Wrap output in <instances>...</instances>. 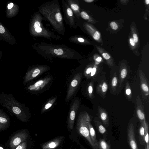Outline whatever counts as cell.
<instances>
[{
  "mask_svg": "<svg viewBox=\"0 0 149 149\" xmlns=\"http://www.w3.org/2000/svg\"><path fill=\"white\" fill-rule=\"evenodd\" d=\"M38 8L39 12L49 22L56 32L63 35L65 27L58 1L46 2Z\"/></svg>",
  "mask_w": 149,
  "mask_h": 149,
  "instance_id": "6da1fadb",
  "label": "cell"
},
{
  "mask_svg": "<svg viewBox=\"0 0 149 149\" xmlns=\"http://www.w3.org/2000/svg\"><path fill=\"white\" fill-rule=\"evenodd\" d=\"M0 104L20 121H28L30 116L28 108L16 100L12 94L0 93Z\"/></svg>",
  "mask_w": 149,
  "mask_h": 149,
  "instance_id": "7a4b0ae2",
  "label": "cell"
},
{
  "mask_svg": "<svg viewBox=\"0 0 149 149\" xmlns=\"http://www.w3.org/2000/svg\"><path fill=\"white\" fill-rule=\"evenodd\" d=\"M91 120L90 117L87 112H82L79 116L77 129L79 133L88 141L93 148V149H97L90 135L88 123Z\"/></svg>",
  "mask_w": 149,
  "mask_h": 149,
  "instance_id": "3957f363",
  "label": "cell"
},
{
  "mask_svg": "<svg viewBox=\"0 0 149 149\" xmlns=\"http://www.w3.org/2000/svg\"><path fill=\"white\" fill-rule=\"evenodd\" d=\"M42 16L40 13H37L33 23V29L34 35L39 37H42L48 39L50 38H55L54 35L45 27L42 23Z\"/></svg>",
  "mask_w": 149,
  "mask_h": 149,
  "instance_id": "277c9868",
  "label": "cell"
},
{
  "mask_svg": "<svg viewBox=\"0 0 149 149\" xmlns=\"http://www.w3.org/2000/svg\"><path fill=\"white\" fill-rule=\"evenodd\" d=\"M28 137L29 133L26 129L18 130L10 136L6 145L10 149H15L21 143L26 141Z\"/></svg>",
  "mask_w": 149,
  "mask_h": 149,
  "instance_id": "5b68a950",
  "label": "cell"
},
{
  "mask_svg": "<svg viewBox=\"0 0 149 149\" xmlns=\"http://www.w3.org/2000/svg\"><path fill=\"white\" fill-rule=\"evenodd\" d=\"M49 69L47 66L41 65L29 69L23 77V84L25 85L29 82L46 71Z\"/></svg>",
  "mask_w": 149,
  "mask_h": 149,
  "instance_id": "8992f818",
  "label": "cell"
},
{
  "mask_svg": "<svg viewBox=\"0 0 149 149\" xmlns=\"http://www.w3.org/2000/svg\"><path fill=\"white\" fill-rule=\"evenodd\" d=\"M63 12L66 23L70 27L75 28L76 21L74 13L67 3L64 0L62 1Z\"/></svg>",
  "mask_w": 149,
  "mask_h": 149,
  "instance_id": "52a82bcc",
  "label": "cell"
},
{
  "mask_svg": "<svg viewBox=\"0 0 149 149\" xmlns=\"http://www.w3.org/2000/svg\"><path fill=\"white\" fill-rule=\"evenodd\" d=\"M82 73H78L73 77L67 91L65 101L67 102L72 98L79 85L81 81Z\"/></svg>",
  "mask_w": 149,
  "mask_h": 149,
  "instance_id": "ba28073f",
  "label": "cell"
},
{
  "mask_svg": "<svg viewBox=\"0 0 149 149\" xmlns=\"http://www.w3.org/2000/svg\"><path fill=\"white\" fill-rule=\"evenodd\" d=\"M139 77L141 90L143 100L148 101L149 89L148 81L146 76L142 70L139 71Z\"/></svg>",
  "mask_w": 149,
  "mask_h": 149,
  "instance_id": "9c48e42d",
  "label": "cell"
},
{
  "mask_svg": "<svg viewBox=\"0 0 149 149\" xmlns=\"http://www.w3.org/2000/svg\"><path fill=\"white\" fill-rule=\"evenodd\" d=\"M50 77L41 79L27 87V90L30 92H36L41 91L51 81Z\"/></svg>",
  "mask_w": 149,
  "mask_h": 149,
  "instance_id": "30bf717a",
  "label": "cell"
},
{
  "mask_svg": "<svg viewBox=\"0 0 149 149\" xmlns=\"http://www.w3.org/2000/svg\"><path fill=\"white\" fill-rule=\"evenodd\" d=\"M80 104L79 100L75 99L70 108L68 120V127L70 130H72L73 128L76 114Z\"/></svg>",
  "mask_w": 149,
  "mask_h": 149,
  "instance_id": "8fae6325",
  "label": "cell"
},
{
  "mask_svg": "<svg viewBox=\"0 0 149 149\" xmlns=\"http://www.w3.org/2000/svg\"><path fill=\"white\" fill-rule=\"evenodd\" d=\"M127 138L129 145L131 149H139L136 139L134 127L132 123L130 124L127 131Z\"/></svg>",
  "mask_w": 149,
  "mask_h": 149,
  "instance_id": "7c38bea8",
  "label": "cell"
},
{
  "mask_svg": "<svg viewBox=\"0 0 149 149\" xmlns=\"http://www.w3.org/2000/svg\"><path fill=\"white\" fill-rule=\"evenodd\" d=\"M136 112L137 116L141 123H146L145 112L144 107L141 98L139 95L136 98Z\"/></svg>",
  "mask_w": 149,
  "mask_h": 149,
  "instance_id": "4fadbf2b",
  "label": "cell"
},
{
  "mask_svg": "<svg viewBox=\"0 0 149 149\" xmlns=\"http://www.w3.org/2000/svg\"><path fill=\"white\" fill-rule=\"evenodd\" d=\"M108 89V85L105 78H101L98 81L96 87L97 93L100 95L103 98L105 97Z\"/></svg>",
  "mask_w": 149,
  "mask_h": 149,
  "instance_id": "5bb4252c",
  "label": "cell"
},
{
  "mask_svg": "<svg viewBox=\"0 0 149 149\" xmlns=\"http://www.w3.org/2000/svg\"><path fill=\"white\" fill-rule=\"evenodd\" d=\"M10 125V120L8 115L0 109V132L7 130Z\"/></svg>",
  "mask_w": 149,
  "mask_h": 149,
  "instance_id": "9a60e30c",
  "label": "cell"
},
{
  "mask_svg": "<svg viewBox=\"0 0 149 149\" xmlns=\"http://www.w3.org/2000/svg\"><path fill=\"white\" fill-rule=\"evenodd\" d=\"M63 137L61 136L45 143L41 145L42 149H54L60 144Z\"/></svg>",
  "mask_w": 149,
  "mask_h": 149,
  "instance_id": "2e32d148",
  "label": "cell"
},
{
  "mask_svg": "<svg viewBox=\"0 0 149 149\" xmlns=\"http://www.w3.org/2000/svg\"><path fill=\"white\" fill-rule=\"evenodd\" d=\"M93 120L99 132L102 135L103 139L107 140V139L108 132L106 128L97 117L95 118Z\"/></svg>",
  "mask_w": 149,
  "mask_h": 149,
  "instance_id": "e0dca14e",
  "label": "cell"
},
{
  "mask_svg": "<svg viewBox=\"0 0 149 149\" xmlns=\"http://www.w3.org/2000/svg\"><path fill=\"white\" fill-rule=\"evenodd\" d=\"M99 117L103 124L106 127L109 125V119L108 113L105 110L99 106L98 107Z\"/></svg>",
  "mask_w": 149,
  "mask_h": 149,
  "instance_id": "ac0fdd59",
  "label": "cell"
},
{
  "mask_svg": "<svg viewBox=\"0 0 149 149\" xmlns=\"http://www.w3.org/2000/svg\"><path fill=\"white\" fill-rule=\"evenodd\" d=\"M66 1L75 16L77 18H79L80 16L79 7L77 1V0H68Z\"/></svg>",
  "mask_w": 149,
  "mask_h": 149,
  "instance_id": "d6986e66",
  "label": "cell"
},
{
  "mask_svg": "<svg viewBox=\"0 0 149 149\" xmlns=\"http://www.w3.org/2000/svg\"><path fill=\"white\" fill-rule=\"evenodd\" d=\"M88 127L91 138L94 143L97 149H98V142L96 138V135L95 130L91 123V120L88 123Z\"/></svg>",
  "mask_w": 149,
  "mask_h": 149,
  "instance_id": "ffe728a7",
  "label": "cell"
},
{
  "mask_svg": "<svg viewBox=\"0 0 149 149\" xmlns=\"http://www.w3.org/2000/svg\"><path fill=\"white\" fill-rule=\"evenodd\" d=\"M128 74V70L126 67L123 66L120 68L118 80L119 88H121L123 82L127 76Z\"/></svg>",
  "mask_w": 149,
  "mask_h": 149,
  "instance_id": "44dd1931",
  "label": "cell"
},
{
  "mask_svg": "<svg viewBox=\"0 0 149 149\" xmlns=\"http://www.w3.org/2000/svg\"><path fill=\"white\" fill-rule=\"evenodd\" d=\"M146 123H141L139 130V139L140 144L144 145L146 143L145 140V129Z\"/></svg>",
  "mask_w": 149,
  "mask_h": 149,
  "instance_id": "7402d4cb",
  "label": "cell"
},
{
  "mask_svg": "<svg viewBox=\"0 0 149 149\" xmlns=\"http://www.w3.org/2000/svg\"><path fill=\"white\" fill-rule=\"evenodd\" d=\"M118 82V78L116 72H114L112 76L110 83V87L112 92L114 93L116 92Z\"/></svg>",
  "mask_w": 149,
  "mask_h": 149,
  "instance_id": "603a6c76",
  "label": "cell"
},
{
  "mask_svg": "<svg viewBox=\"0 0 149 149\" xmlns=\"http://www.w3.org/2000/svg\"><path fill=\"white\" fill-rule=\"evenodd\" d=\"M98 147L99 149H111L110 143L103 138L100 139L98 141Z\"/></svg>",
  "mask_w": 149,
  "mask_h": 149,
  "instance_id": "cb8c5ba5",
  "label": "cell"
},
{
  "mask_svg": "<svg viewBox=\"0 0 149 149\" xmlns=\"http://www.w3.org/2000/svg\"><path fill=\"white\" fill-rule=\"evenodd\" d=\"M94 81L90 82L88 84L87 88V93L88 97L91 99L93 98Z\"/></svg>",
  "mask_w": 149,
  "mask_h": 149,
  "instance_id": "d4e9b609",
  "label": "cell"
},
{
  "mask_svg": "<svg viewBox=\"0 0 149 149\" xmlns=\"http://www.w3.org/2000/svg\"><path fill=\"white\" fill-rule=\"evenodd\" d=\"M56 99V97H54L49 100L42 109L41 113H44L49 109L54 103Z\"/></svg>",
  "mask_w": 149,
  "mask_h": 149,
  "instance_id": "484cf974",
  "label": "cell"
},
{
  "mask_svg": "<svg viewBox=\"0 0 149 149\" xmlns=\"http://www.w3.org/2000/svg\"><path fill=\"white\" fill-rule=\"evenodd\" d=\"M125 93L126 97L128 99H130L132 97V93L129 83L127 81L125 87Z\"/></svg>",
  "mask_w": 149,
  "mask_h": 149,
  "instance_id": "4316f807",
  "label": "cell"
},
{
  "mask_svg": "<svg viewBox=\"0 0 149 149\" xmlns=\"http://www.w3.org/2000/svg\"><path fill=\"white\" fill-rule=\"evenodd\" d=\"M148 124L146 122L145 129V140L146 143V146L147 149H149V138L148 134Z\"/></svg>",
  "mask_w": 149,
  "mask_h": 149,
  "instance_id": "83f0119b",
  "label": "cell"
},
{
  "mask_svg": "<svg viewBox=\"0 0 149 149\" xmlns=\"http://www.w3.org/2000/svg\"><path fill=\"white\" fill-rule=\"evenodd\" d=\"M99 73L97 67L96 66H93L90 75L89 79L95 78V77L96 76H97Z\"/></svg>",
  "mask_w": 149,
  "mask_h": 149,
  "instance_id": "f1b7e54d",
  "label": "cell"
},
{
  "mask_svg": "<svg viewBox=\"0 0 149 149\" xmlns=\"http://www.w3.org/2000/svg\"><path fill=\"white\" fill-rule=\"evenodd\" d=\"M93 67L89 66L87 67L84 71V75L86 78L89 79L91 71Z\"/></svg>",
  "mask_w": 149,
  "mask_h": 149,
  "instance_id": "f546056e",
  "label": "cell"
},
{
  "mask_svg": "<svg viewBox=\"0 0 149 149\" xmlns=\"http://www.w3.org/2000/svg\"><path fill=\"white\" fill-rule=\"evenodd\" d=\"M27 145L26 141H24L18 145L15 149H26Z\"/></svg>",
  "mask_w": 149,
  "mask_h": 149,
  "instance_id": "4dcf8cb0",
  "label": "cell"
},
{
  "mask_svg": "<svg viewBox=\"0 0 149 149\" xmlns=\"http://www.w3.org/2000/svg\"><path fill=\"white\" fill-rule=\"evenodd\" d=\"M80 16L83 19L85 20H88L90 18V16L84 11H82L80 13Z\"/></svg>",
  "mask_w": 149,
  "mask_h": 149,
  "instance_id": "1f68e13d",
  "label": "cell"
},
{
  "mask_svg": "<svg viewBox=\"0 0 149 149\" xmlns=\"http://www.w3.org/2000/svg\"><path fill=\"white\" fill-rule=\"evenodd\" d=\"M92 35L94 39L96 40H98L100 37V33L98 31H96Z\"/></svg>",
  "mask_w": 149,
  "mask_h": 149,
  "instance_id": "d6a6232c",
  "label": "cell"
},
{
  "mask_svg": "<svg viewBox=\"0 0 149 149\" xmlns=\"http://www.w3.org/2000/svg\"><path fill=\"white\" fill-rule=\"evenodd\" d=\"M111 27L113 30H116L118 28V26L116 23L114 22H111L110 24Z\"/></svg>",
  "mask_w": 149,
  "mask_h": 149,
  "instance_id": "836d02e7",
  "label": "cell"
},
{
  "mask_svg": "<svg viewBox=\"0 0 149 149\" xmlns=\"http://www.w3.org/2000/svg\"><path fill=\"white\" fill-rule=\"evenodd\" d=\"M76 40H73L74 41H75L76 40V42L77 41L78 42H79L83 43L84 42L85 40L84 39L82 38L81 37H78V38H76Z\"/></svg>",
  "mask_w": 149,
  "mask_h": 149,
  "instance_id": "e575fe53",
  "label": "cell"
},
{
  "mask_svg": "<svg viewBox=\"0 0 149 149\" xmlns=\"http://www.w3.org/2000/svg\"><path fill=\"white\" fill-rule=\"evenodd\" d=\"M103 58L106 60H108L110 59V56L107 53H104L102 54Z\"/></svg>",
  "mask_w": 149,
  "mask_h": 149,
  "instance_id": "d590c367",
  "label": "cell"
},
{
  "mask_svg": "<svg viewBox=\"0 0 149 149\" xmlns=\"http://www.w3.org/2000/svg\"><path fill=\"white\" fill-rule=\"evenodd\" d=\"M133 39L135 43H136L138 42V38L137 35L136 33H134L133 34Z\"/></svg>",
  "mask_w": 149,
  "mask_h": 149,
  "instance_id": "8d00e7d4",
  "label": "cell"
},
{
  "mask_svg": "<svg viewBox=\"0 0 149 149\" xmlns=\"http://www.w3.org/2000/svg\"><path fill=\"white\" fill-rule=\"evenodd\" d=\"M102 60L101 57L99 56L97 58L95 59V63L96 64H98Z\"/></svg>",
  "mask_w": 149,
  "mask_h": 149,
  "instance_id": "74e56055",
  "label": "cell"
},
{
  "mask_svg": "<svg viewBox=\"0 0 149 149\" xmlns=\"http://www.w3.org/2000/svg\"><path fill=\"white\" fill-rule=\"evenodd\" d=\"M130 43L131 45L133 46L135 45V43L134 40L133 38H130Z\"/></svg>",
  "mask_w": 149,
  "mask_h": 149,
  "instance_id": "f35d334b",
  "label": "cell"
},
{
  "mask_svg": "<svg viewBox=\"0 0 149 149\" xmlns=\"http://www.w3.org/2000/svg\"><path fill=\"white\" fill-rule=\"evenodd\" d=\"M5 30L4 27L1 25H0V33H3L5 32Z\"/></svg>",
  "mask_w": 149,
  "mask_h": 149,
  "instance_id": "ab89813d",
  "label": "cell"
},
{
  "mask_svg": "<svg viewBox=\"0 0 149 149\" xmlns=\"http://www.w3.org/2000/svg\"><path fill=\"white\" fill-rule=\"evenodd\" d=\"M14 6V4L13 3H9L8 5V8L10 9H11Z\"/></svg>",
  "mask_w": 149,
  "mask_h": 149,
  "instance_id": "60d3db41",
  "label": "cell"
},
{
  "mask_svg": "<svg viewBox=\"0 0 149 149\" xmlns=\"http://www.w3.org/2000/svg\"><path fill=\"white\" fill-rule=\"evenodd\" d=\"M94 0H84V1L87 3H91L93 1H94Z\"/></svg>",
  "mask_w": 149,
  "mask_h": 149,
  "instance_id": "b9f144b4",
  "label": "cell"
},
{
  "mask_svg": "<svg viewBox=\"0 0 149 149\" xmlns=\"http://www.w3.org/2000/svg\"><path fill=\"white\" fill-rule=\"evenodd\" d=\"M145 3L147 5H148L149 4V0H146Z\"/></svg>",
  "mask_w": 149,
  "mask_h": 149,
  "instance_id": "7bdbcfd3",
  "label": "cell"
},
{
  "mask_svg": "<svg viewBox=\"0 0 149 149\" xmlns=\"http://www.w3.org/2000/svg\"><path fill=\"white\" fill-rule=\"evenodd\" d=\"M0 149H4V148L0 146Z\"/></svg>",
  "mask_w": 149,
  "mask_h": 149,
  "instance_id": "ee69618b",
  "label": "cell"
}]
</instances>
